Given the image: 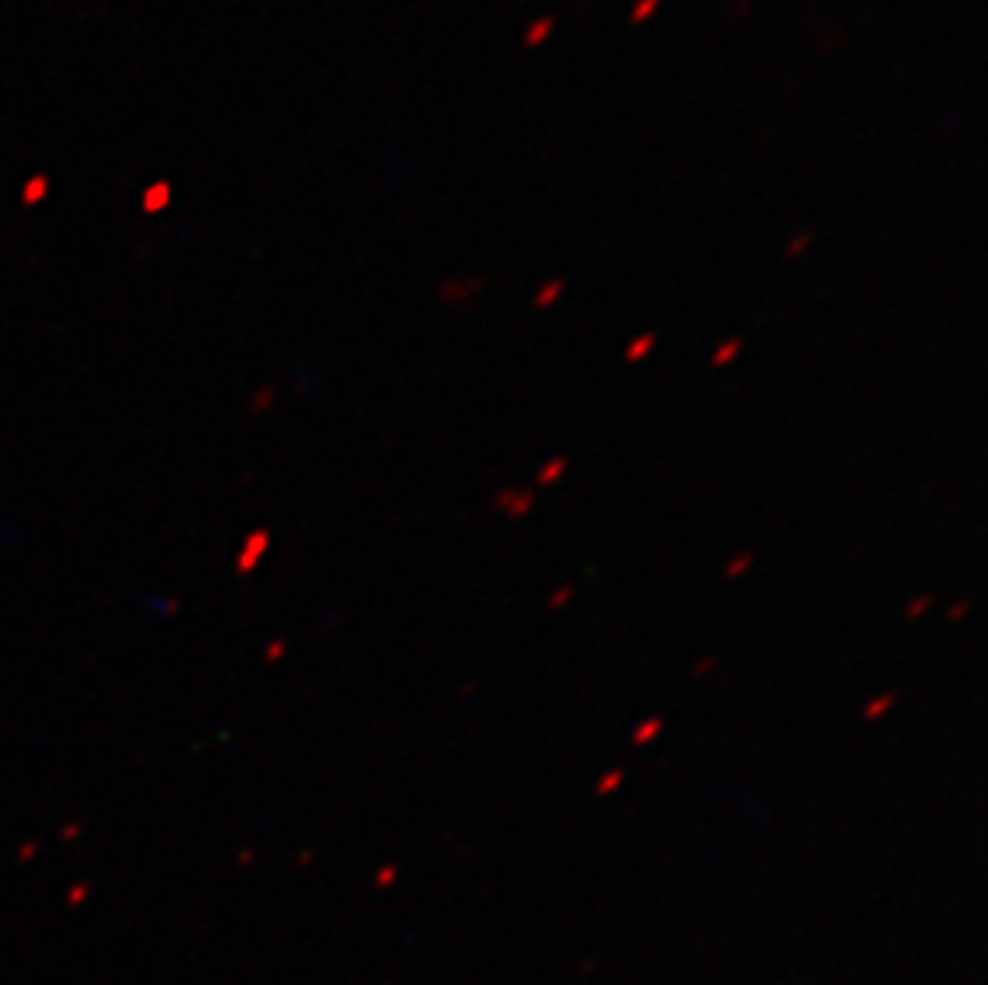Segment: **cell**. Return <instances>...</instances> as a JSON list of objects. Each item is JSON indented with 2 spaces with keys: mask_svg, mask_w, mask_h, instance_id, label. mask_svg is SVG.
I'll use <instances>...</instances> for the list:
<instances>
[{
  "mask_svg": "<svg viewBox=\"0 0 988 985\" xmlns=\"http://www.w3.org/2000/svg\"><path fill=\"white\" fill-rule=\"evenodd\" d=\"M809 246H813V234H797V237L790 240V244L784 246V260H797L799 253H807Z\"/></svg>",
  "mask_w": 988,
  "mask_h": 985,
  "instance_id": "7c38bea8",
  "label": "cell"
},
{
  "mask_svg": "<svg viewBox=\"0 0 988 985\" xmlns=\"http://www.w3.org/2000/svg\"><path fill=\"white\" fill-rule=\"evenodd\" d=\"M652 349H656V333H643V336L631 339V345H627V352H624V359L627 362H640V359H646Z\"/></svg>",
  "mask_w": 988,
  "mask_h": 985,
  "instance_id": "8992f818",
  "label": "cell"
},
{
  "mask_svg": "<svg viewBox=\"0 0 988 985\" xmlns=\"http://www.w3.org/2000/svg\"><path fill=\"white\" fill-rule=\"evenodd\" d=\"M621 784H624V771H621V768H614V771L602 774V781H598L596 794L598 796H608V794H614V790L621 787Z\"/></svg>",
  "mask_w": 988,
  "mask_h": 985,
  "instance_id": "8fae6325",
  "label": "cell"
},
{
  "mask_svg": "<svg viewBox=\"0 0 988 985\" xmlns=\"http://www.w3.org/2000/svg\"><path fill=\"white\" fill-rule=\"evenodd\" d=\"M892 701H896V697H892V695H880V697H873V701H870L867 707H863V720H876V717H883V713H890Z\"/></svg>",
  "mask_w": 988,
  "mask_h": 985,
  "instance_id": "30bf717a",
  "label": "cell"
},
{
  "mask_svg": "<svg viewBox=\"0 0 988 985\" xmlns=\"http://www.w3.org/2000/svg\"><path fill=\"white\" fill-rule=\"evenodd\" d=\"M752 563H755V557H752L749 550H745V554L733 557V560L726 563V570H723V576H726V579H739V576H743L745 570H749Z\"/></svg>",
  "mask_w": 988,
  "mask_h": 985,
  "instance_id": "9c48e42d",
  "label": "cell"
},
{
  "mask_svg": "<svg viewBox=\"0 0 988 985\" xmlns=\"http://www.w3.org/2000/svg\"><path fill=\"white\" fill-rule=\"evenodd\" d=\"M480 289H484V279H480V275H470V279H461V281H445L442 285V301L445 304L470 301L474 295H480Z\"/></svg>",
  "mask_w": 988,
  "mask_h": 985,
  "instance_id": "7a4b0ae2",
  "label": "cell"
},
{
  "mask_svg": "<svg viewBox=\"0 0 988 985\" xmlns=\"http://www.w3.org/2000/svg\"><path fill=\"white\" fill-rule=\"evenodd\" d=\"M966 614H969V602H956V605H950V612H946V621L956 624V621L966 618Z\"/></svg>",
  "mask_w": 988,
  "mask_h": 985,
  "instance_id": "2e32d148",
  "label": "cell"
},
{
  "mask_svg": "<svg viewBox=\"0 0 988 985\" xmlns=\"http://www.w3.org/2000/svg\"><path fill=\"white\" fill-rule=\"evenodd\" d=\"M739 352H743V339H726V343H720L714 349V355H710V365H714V368L729 365V362H736Z\"/></svg>",
  "mask_w": 988,
  "mask_h": 985,
  "instance_id": "5b68a950",
  "label": "cell"
},
{
  "mask_svg": "<svg viewBox=\"0 0 988 985\" xmlns=\"http://www.w3.org/2000/svg\"><path fill=\"white\" fill-rule=\"evenodd\" d=\"M563 289H567V281L563 279H554V281H547V285H540V291L534 295V308L544 310V308H550V304H557L560 301V295H563Z\"/></svg>",
  "mask_w": 988,
  "mask_h": 985,
  "instance_id": "277c9868",
  "label": "cell"
},
{
  "mask_svg": "<svg viewBox=\"0 0 988 985\" xmlns=\"http://www.w3.org/2000/svg\"><path fill=\"white\" fill-rule=\"evenodd\" d=\"M496 509L505 512L509 519H522L534 509V492L528 490H503L496 496Z\"/></svg>",
  "mask_w": 988,
  "mask_h": 985,
  "instance_id": "6da1fadb",
  "label": "cell"
},
{
  "mask_svg": "<svg viewBox=\"0 0 988 985\" xmlns=\"http://www.w3.org/2000/svg\"><path fill=\"white\" fill-rule=\"evenodd\" d=\"M659 4H662V0H637L631 10V23H646L659 10Z\"/></svg>",
  "mask_w": 988,
  "mask_h": 985,
  "instance_id": "4fadbf2b",
  "label": "cell"
},
{
  "mask_svg": "<svg viewBox=\"0 0 988 985\" xmlns=\"http://www.w3.org/2000/svg\"><path fill=\"white\" fill-rule=\"evenodd\" d=\"M714 656H704V659L701 662H697V666H694V676H704V672H710V668H714Z\"/></svg>",
  "mask_w": 988,
  "mask_h": 985,
  "instance_id": "e0dca14e",
  "label": "cell"
},
{
  "mask_svg": "<svg viewBox=\"0 0 988 985\" xmlns=\"http://www.w3.org/2000/svg\"><path fill=\"white\" fill-rule=\"evenodd\" d=\"M931 602H934V595H919L909 608H905V618H909V621L921 618V614H925L928 608H931Z\"/></svg>",
  "mask_w": 988,
  "mask_h": 985,
  "instance_id": "5bb4252c",
  "label": "cell"
},
{
  "mask_svg": "<svg viewBox=\"0 0 988 985\" xmlns=\"http://www.w3.org/2000/svg\"><path fill=\"white\" fill-rule=\"evenodd\" d=\"M563 471H567V457H554V461H547V465L544 467H540V474H538V486H550V483H557V480H560L563 477Z\"/></svg>",
  "mask_w": 988,
  "mask_h": 985,
  "instance_id": "ba28073f",
  "label": "cell"
},
{
  "mask_svg": "<svg viewBox=\"0 0 988 985\" xmlns=\"http://www.w3.org/2000/svg\"><path fill=\"white\" fill-rule=\"evenodd\" d=\"M659 732H662V720L650 717V720H643V723H640L637 730H633L631 742H633V746H646V742H652V739H656Z\"/></svg>",
  "mask_w": 988,
  "mask_h": 985,
  "instance_id": "52a82bcc",
  "label": "cell"
},
{
  "mask_svg": "<svg viewBox=\"0 0 988 985\" xmlns=\"http://www.w3.org/2000/svg\"><path fill=\"white\" fill-rule=\"evenodd\" d=\"M554 29H557V20H554V16H540V20H534L531 26L525 29V45H528V49H534V45L547 42V39H550V32H554Z\"/></svg>",
  "mask_w": 988,
  "mask_h": 985,
  "instance_id": "3957f363",
  "label": "cell"
},
{
  "mask_svg": "<svg viewBox=\"0 0 988 985\" xmlns=\"http://www.w3.org/2000/svg\"><path fill=\"white\" fill-rule=\"evenodd\" d=\"M573 592H576L573 585H560L557 592H550V598H547V608H563L569 602V598H573Z\"/></svg>",
  "mask_w": 988,
  "mask_h": 985,
  "instance_id": "9a60e30c",
  "label": "cell"
}]
</instances>
